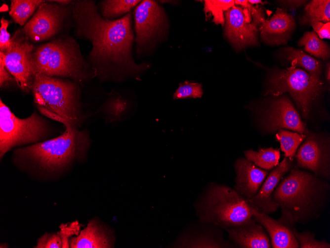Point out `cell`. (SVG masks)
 Instances as JSON below:
<instances>
[{"instance_id":"cell-23","label":"cell","mask_w":330,"mask_h":248,"mask_svg":"<svg viewBox=\"0 0 330 248\" xmlns=\"http://www.w3.org/2000/svg\"><path fill=\"white\" fill-rule=\"evenodd\" d=\"M140 0H105L97 5L100 14L108 20L120 18L132 11Z\"/></svg>"},{"instance_id":"cell-33","label":"cell","mask_w":330,"mask_h":248,"mask_svg":"<svg viewBox=\"0 0 330 248\" xmlns=\"http://www.w3.org/2000/svg\"><path fill=\"white\" fill-rule=\"evenodd\" d=\"M63 247V241L59 232L57 233H45L37 241L36 248H61Z\"/></svg>"},{"instance_id":"cell-30","label":"cell","mask_w":330,"mask_h":248,"mask_svg":"<svg viewBox=\"0 0 330 248\" xmlns=\"http://www.w3.org/2000/svg\"><path fill=\"white\" fill-rule=\"evenodd\" d=\"M235 5V0H206L204 11L206 14L211 13L213 17L212 21L215 24L224 26V12Z\"/></svg>"},{"instance_id":"cell-11","label":"cell","mask_w":330,"mask_h":248,"mask_svg":"<svg viewBox=\"0 0 330 248\" xmlns=\"http://www.w3.org/2000/svg\"><path fill=\"white\" fill-rule=\"evenodd\" d=\"M330 139L313 133L306 134L295 159L298 168L305 169L328 181L330 179Z\"/></svg>"},{"instance_id":"cell-12","label":"cell","mask_w":330,"mask_h":248,"mask_svg":"<svg viewBox=\"0 0 330 248\" xmlns=\"http://www.w3.org/2000/svg\"><path fill=\"white\" fill-rule=\"evenodd\" d=\"M224 34L237 50L257 44L258 26L248 10L235 5L224 12Z\"/></svg>"},{"instance_id":"cell-1","label":"cell","mask_w":330,"mask_h":248,"mask_svg":"<svg viewBox=\"0 0 330 248\" xmlns=\"http://www.w3.org/2000/svg\"><path fill=\"white\" fill-rule=\"evenodd\" d=\"M72 11L76 36L91 43L88 63L96 76L118 83L141 79L150 64L137 63L133 57L132 10L108 20L102 16L94 1L82 0L73 2Z\"/></svg>"},{"instance_id":"cell-4","label":"cell","mask_w":330,"mask_h":248,"mask_svg":"<svg viewBox=\"0 0 330 248\" xmlns=\"http://www.w3.org/2000/svg\"><path fill=\"white\" fill-rule=\"evenodd\" d=\"M77 84L37 73L32 89L34 102L43 115L78 128L82 122L83 116Z\"/></svg>"},{"instance_id":"cell-19","label":"cell","mask_w":330,"mask_h":248,"mask_svg":"<svg viewBox=\"0 0 330 248\" xmlns=\"http://www.w3.org/2000/svg\"><path fill=\"white\" fill-rule=\"evenodd\" d=\"M235 246L242 248H270V239L264 228L253 218L226 230Z\"/></svg>"},{"instance_id":"cell-13","label":"cell","mask_w":330,"mask_h":248,"mask_svg":"<svg viewBox=\"0 0 330 248\" xmlns=\"http://www.w3.org/2000/svg\"><path fill=\"white\" fill-rule=\"evenodd\" d=\"M261 125L268 132H274L284 128L299 134L309 133L291 101L286 97L272 102L261 120Z\"/></svg>"},{"instance_id":"cell-28","label":"cell","mask_w":330,"mask_h":248,"mask_svg":"<svg viewBox=\"0 0 330 248\" xmlns=\"http://www.w3.org/2000/svg\"><path fill=\"white\" fill-rule=\"evenodd\" d=\"M306 134L280 129L276 134V140L280 143V148L284 156L293 161L299 145L304 141Z\"/></svg>"},{"instance_id":"cell-38","label":"cell","mask_w":330,"mask_h":248,"mask_svg":"<svg viewBox=\"0 0 330 248\" xmlns=\"http://www.w3.org/2000/svg\"><path fill=\"white\" fill-rule=\"evenodd\" d=\"M285 5L289 6L292 8H296L297 7L303 5L306 2V0H284L280 1Z\"/></svg>"},{"instance_id":"cell-21","label":"cell","mask_w":330,"mask_h":248,"mask_svg":"<svg viewBox=\"0 0 330 248\" xmlns=\"http://www.w3.org/2000/svg\"><path fill=\"white\" fill-rule=\"evenodd\" d=\"M220 227L214 225L208 231L195 233L184 237L183 245L187 248H235L234 245L224 239Z\"/></svg>"},{"instance_id":"cell-25","label":"cell","mask_w":330,"mask_h":248,"mask_svg":"<svg viewBox=\"0 0 330 248\" xmlns=\"http://www.w3.org/2000/svg\"><path fill=\"white\" fill-rule=\"evenodd\" d=\"M288 59L291 66L305 69L310 74L320 78L322 65L321 62L304 53L302 50L292 47L285 48Z\"/></svg>"},{"instance_id":"cell-2","label":"cell","mask_w":330,"mask_h":248,"mask_svg":"<svg viewBox=\"0 0 330 248\" xmlns=\"http://www.w3.org/2000/svg\"><path fill=\"white\" fill-rule=\"evenodd\" d=\"M272 197L281 210L280 218L295 227L318 219L327 209L330 184L312 172L292 168Z\"/></svg>"},{"instance_id":"cell-14","label":"cell","mask_w":330,"mask_h":248,"mask_svg":"<svg viewBox=\"0 0 330 248\" xmlns=\"http://www.w3.org/2000/svg\"><path fill=\"white\" fill-rule=\"evenodd\" d=\"M65 13L62 6L44 2L24 26L23 31L34 41L47 39L59 31Z\"/></svg>"},{"instance_id":"cell-41","label":"cell","mask_w":330,"mask_h":248,"mask_svg":"<svg viewBox=\"0 0 330 248\" xmlns=\"http://www.w3.org/2000/svg\"><path fill=\"white\" fill-rule=\"evenodd\" d=\"M328 68H327V71H326V78L329 81L330 79V63H328Z\"/></svg>"},{"instance_id":"cell-37","label":"cell","mask_w":330,"mask_h":248,"mask_svg":"<svg viewBox=\"0 0 330 248\" xmlns=\"http://www.w3.org/2000/svg\"><path fill=\"white\" fill-rule=\"evenodd\" d=\"M320 39H330V22L314 21L310 24Z\"/></svg>"},{"instance_id":"cell-22","label":"cell","mask_w":330,"mask_h":248,"mask_svg":"<svg viewBox=\"0 0 330 248\" xmlns=\"http://www.w3.org/2000/svg\"><path fill=\"white\" fill-rule=\"evenodd\" d=\"M130 102L125 97L116 92L110 96L100 108L108 122L121 120L130 108Z\"/></svg>"},{"instance_id":"cell-10","label":"cell","mask_w":330,"mask_h":248,"mask_svg":"<svg viewBox=\"0 0 330 248\" xmlns=\"http://www.w3.org/2000/svg\"><path fill=\"white\" fill-rule=\"evenodd\" d=\"M33 49L27 38L18 37L16 34L11 38L10 47L3 52L6 69L25 93L32 91L36 74L32 57Z\"/></svg>"},{"instance_id":"cell-35","label":"cell","mask_w":330,"mask_h":248,"mask_svg":"<svg viewBox=\"0 0 330 248\" xmlns=\"http://www.w3.org/2000/svg\"><path fill=\"white\" fill-rule=\"evenodd\" d=\"M0 23V49L1 52H4L9 49L11 43V38L7 31V28L10 22L2 17Z\"/></svg>"},{"instance_id":"cell-40","label":"cell","mask_w":330,"mask_h":248,"mask_svg":"<svg viewBox=\"0 0 330 248\" xmlns=\"http://www.w3.org/2000/svg\"><path fill=\"white\" fill-rule=\"evenodd\" d=\"M248 1L250 4L252 5L258 3L263 4V2L261 0H248Z\"/></svg>"},{"instance_id":"cell-18","label":"cell","mask_w":330,"mask_h":248,"mask_svg":"<svg viewBox=\"0 0 330 248\" xmlns=\"http://www.w3.org/2000/svg\"><path fill=\"white\" fill-rule=\"evenodd\" d=\"M234 166L236 173L234 189L246 199L256 195L268 172L243 158L237 159Z\"/></svg>"},{"instance_id":"cell-26","label":"cell","mask_w":330,"mask_h":248,"mask_svg":"<svg viewBox=\"0 0 330 248\" xmlns=\"http://www.w3.org/2000/svg\"><path fill=\"white\" fill-rule=\"evenodd\" d=\"M244 153L247 159L264 170H270L279 163L280 149L272 147L259 149L258 151L249 149Z\"/></svg>"},{"instance_id":"cell-36","label":"cell","mask_w":330,"mask_h":248,"mask_svg":"<svg viewBox=\"0 0 330 248\" xmlns=\"http://www.w3.org/2000/svg\"><path fill=\"white\" fill-rule=\"evenodd\" d=\"M16 81L7 71L5 66V54L0 52V86L4 88L9 86L10 83Z\"/></svg>"},{"instance_id":"cell-29","label":"cell","mask_w":330,"mask_h":248,"mask_svg":"<svg viewBox=\"0 0 330 248\" xmlns=\"http://www.w3.org/2000/svg\"><path fill=\"white\" fill-rule=\"evenodd\" d=\"M304 50L317 57L327 59L330 56V49L327 43L319 38L314 31L306 32L298 42Z\"/></svg>"},{"instance_id":"cell-17","label":"cell","mask_w":330,"mask_h":248,"mask_svg":"<svg viewBox=\"0 0 330 248\" xmlns=\"http://www.w3.org/2000/svg\"><path fill=\"white\" fill-rule=\"evenodd\" d=\"M295 28L293 17L284 9L277 8L271 18L260 25L259 30L263 41L278 45L287 44Z\"/></svg>"},{"instance_id":"cell-32","label":"cell","mask_w":330,"mask_h":248,"mask_svg":"<svg viewBox=\"0 0 330 248\" xmlns=\"http://www.w3.org/2000/svg\"><path fill=\"white\" fill-rule=\"evenodd\" d=\"M203 94L202 86L198 83L185 81L179 84L173 95V99L201 98Z\"/></svg>"},{"instance_id":"cell-7","label":"cell","mask_w":330,"mask_h":248,"mask_svg":"<svg viewBox=\"0 0 330 248\" xmlns=\"http://www.w3.org/2000/svg\"><path fill=\"white\" fill-rule=\"evenodd\" d=\"M132 14L135 53L138 58L142 59L152 53L157 45L166 39L169 22L165 9L155 0H141Z\"/></svg>"},{"instance_id":"cell-5","label":"cell","mask_w":330,"mask_h":248,"mask_svg":"<svg viewBox=\"0 0 330 248\" xmlns=\"http://www.w3.org/2000/svg\"><path fill=\"white\" fill-rule=\"evenodd\" d=\"M32 57L36 74L68 78L77 83L96 76L91 65L84 59L79 45L72 38L41 45L33 51Z\"/></svg>"},{"instance_id":"cell-39","label":"cell","mask_w":330,"mask_h":248,"mask_svg":"<svg viewBox=\"0 0 330 248\" xmlns=\"http://www.w3.org/2000/svg\"><path fill=\"white\" fill-rule=\"evenodd\" d=\"M49 1H54L56 2L61 5H67L71 3L72 1L71 0H49Z\"/></svg>"},{"instance_id":"cell-20","label":"cell","mask_w":330,"mask_h":248,"mask_svg":"<svg viewBox=\"0 0 330 248\" xmlns=\"http://www.w3.org/2000/svg\"><path fill=\"white\" fill-rule=\"evenodd\" d=\"M113 244L114 237L110 231L95 219L69 240L71 248H113Z\"/></svg>"},{"instance_id":"cell-24","label":"cell","mask_w":330,"mask_h":248,"mask_svg":"<svg viewBox=\"0 0 330 248\" xmlns=\"http://www.w3.org/2000/svg\"><path fill=\"white\" fill-rule=\"evenodd\" d=\"M314 21L330 22V0H313L305 5L304 14L300 18V22L310 25Z\"/></svg>"},{"instance_id":"cell-27","label":"cell","mask_w":330,"mask_h":248,"mask_svg":"<svg viewBox=\"0 0 330 248\" xmlns=\"http://www.w3.org/2000/svg\"><path fill=\"white\" fill-rule=\"evenodd\" d=\"M44 2L41 0H12L9 14L16 23L22 26Z\"/></svg>"},{"instance_id":"cell-6","label":"cell","mask_w":330,"mask_h":248,"mask_svg":"<svg viewBox=\"0 0 330 248\" xmlns=\"http://www.w3.org/2000/svg\"><path fill=\"white\" fill-rule=\"evenodd\" d=\"M253 205L234 189L212 184L197 205L200 220L226 230L252 218Z\"/></svg>"},{"instance_id":"cell-31","label":"cell","mask_w":330,"mask_h":248,"mask_svg":"<svg viewBox=\"0 0 330 248\" xmlns=\"http://www.w3.org/2000/svg\"><path fill=\"white\" fill-rule=\"evenodd\" d=\"M293 232L299 248H330V244L329 242L326 240L317 239L315 234L311 231L306 230L299 232L294 227Z\"/></svg>"},{"instance_id":"cell-16","label":"cell","mask_w":330,"mask_h":248,"mask_svg":"<svg viewBox=\"0 0 330 248\" xmlns=\"http://www.w3.org/2000/svg\"><path fill=\"white\" fill-rule=\"evenodd\" d=\"M252 218L266 230L271 240L272 248H299L293 232L294 227L281 218L275 219L253 205Z\"/></svg>"},{"instance_id":"cell-34","label":"cell","mask_w":330,"mask_h":248,"mask_svg":"<svg viewBox=\"0 0 330 248\" xmlns=\"http://www.w3.org/2000/svg\"><path fill=\"white\" fill-rule=\"evenodd\" d=\"M235 4L247 8L250 13L252 21L259 27L265 21L263 10L258 5L253 6L247 0H236Z\"/></svg>"},{"instance_id":"cell-15","label":"cell","mask_w":330,"mask_h":248,"mask_svg":"<svg viewBox=\"0 0 330 248\" xmlns=\"http://www.w3.org/2000/svg\"><path fill=\"white\" fill-rule=\"evenodd\" d=\"M292 167V161L285 157L282 161L267 175L256 194L247 199L267 214L276 212L279 206L273 200L272 195L283 176Z\"/></svg>"},{"instance_id":"cell-9","label":"cell","mask_w":330,"mask_h":248,"mask_svg":"<svg viewBox=\"0 0 330 248\" xmlns=\"http://www.w3.org/2000/svg\"><path fill=\"white\" fill-rule=\"evenodd\" d=\"M49 128L46 121L34 112L26 118L16 117L0 101V157L13 148L44 141Z\"/></svg>"},{"instance_id":"cell-3","label":"cell","mask_w":330,"mask_h":248,"mask_svg":"<svg viewBox=\"0 0 330 248\" xmlns=\"http://www.w3.org/2000/svg\"><path fill=\"white\" fill-rule=\"evenodd\" d=\"M63 124L65 130L61 135L14 150V164L28 171L52 176L66 171L76 161L83 160L90 146L87 133L68 123Z\"/></svg>"},{"instance_id":"cell-8","label":"cell","mask_w":330,"mask_h":248,"mask_svg":"<svg viewBox=\"0 0 330 248\" xmlns=\"http://www.w3.org/2000/svg\"><path fill=\"white\" fill-rule=\"evenodd\" d=\"M323 90V83L320 78L291 65L269 78L265 95L278 97L284 93H289L302 115L307 117L311 103L320 96Z\"/></svg>"}]
</instances>
